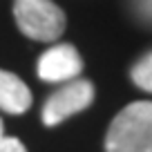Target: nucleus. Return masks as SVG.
I'll return each mask as SVG.
<instances>
[{"mask_svg": "<svg viewBox=\"0 0 152 152\" xmlns=\"http://www.w3.org/2000/svg\"><path fill=\"white\" fill-rule=\"evenodd\" d=\"M132 81L137 83L141 90L152 92V52L145 54V56L132 67Z\"/></svg>", "mask_w": 152, "mask_h": 152, "instance_id": "6", "label": "nucleus"}, {"mask_svg": "<svg viewBox=\"0 0 152 152\" xmlns=\"http://www.w3.org/2000/svg\"><path fill=\"white\" fill-rule=\"evenodd\" d=\"M137 7L143 16H148L152 20V0H137Z\"/></svg>", "mask_w": 152, "mask_h": 152, "instance_id": "8", "label": "nucleus"}, {"mask_svg": "<svg viewBox=\"0 0 152 152\" xmlns=\"http://www.w3.org/2000/svg\"><path fill=\"white\" fill-rule=\"evenodd\" d=\"M83 69V61L74 45H56L47 49L38 61V76L47 83H67L74 81Z\"/></svg>", "mask_w": 152, "mask_h": 152, "instance_id": "4", "label": "nucleus"}, {"mask_svg": "<svg viewBox=\"0 0 152 152\" xmlns=\"http://www.w3.org/2000/svg\"><path fill=\"white\" fill-rule=\"evenodd\" d=\"M94 101V85L85 78L67 81L61 90H56L43 107V121L45 125H58L65 119L74 116L76 112H83Z\"/></svg>", "mask_w": 152, "mask_h": 152, "instance_id": "3", "label": "nucleus"}, {"mask_svg": "<svg viewBox=\"0 0 152 152\" xmlns=\"http://www.w3.org/2000/svg\"><path fill=\"white\" fill-rule=\"evenodd\" d=\"M0 152H27V150L16 137H5L0 141Z\"/></svg>", "mask_w": 152, "mask_h": 152, "instance_id": "7", "label": "nucleus"}, {"mask_svg": "<svg viewBox=\"0 0 152 152\" xmlns=\"http://www.w3.org/2000/svg\"><path fill=\"white\" fill-rule=\"evenodd\" d=\"M14 16L20 31L34 40L52 43L65 29V14L52 0H16Z\"/></svg>", "mask_w": 152, "mask_h": 152, "instance_id": "2", "label": "nucleus"}, {"mask_svg": "<svg viewBox=\"0 0 152 152\" xmlns=\"http://www.w3.org/2000/svg\"><path fill=\"white\" fill-rule=\"evenodd\" d=\"M31 105V92L16 74L0 69V110L9 114H23Z\"/></svg>", "mask_w": 152, "mask_h": 152, "instance_id": "5", "label": "nucleus"}, {"mask_svg": "<svg viewBox=\"0 0 152 152\" xmlns=\"http://www.w3.org/2000/svg\"><path fill=\"white\" fill-rule=\"evenodd\" d=\"M5 139V132H2V121H0V141Z\"/></svg>", "mask_w": 152, "mask_h": 152, "instance_id": "9", "label": "nucleus"}, {"mask_svg": "<svg viewBox=\"0 0 152 152\" xmlns=\"http://www.w3.org/2000/svg\"><path fill=\"white\" fill-rule=\"evenodd\" d=\"M105 152H152V103L137 101L121 110L105 134Z\"/></svg>", "mask_w": 152, "mask_h": 152, "instance_id": "1", "label": "nucleus"}]
</instances>
